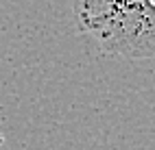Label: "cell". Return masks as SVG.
Instances as JSON below:
<instances>
[{
    "label": "cell",
    "mask_w": 155,
    "mask_h": 150,
    "mask_svg": "<svg viewBox=\"0 0 155 150\" xmlns=\"http://www.w3.org/2000/svg\"><path fill=\"white\" fill-rule=\"evenodd\" d=\"M79 31L103 55L122 59L155 57V7L151 0H74Z\"/></svg>",
    "instance_id": "1"
},
{
    "label": "cell",
    "mask_w": 155,
    "mask_h": 150,
    "mask_svg": "<svg viewBox=\"0 0 155 150\" xmlns=\"http://www.w3.org/2000/svg\"><path fill=\"white\" fill-rule=\"evenodd\" d=\"M151 5H153V7H155V0H151Z\"/></svg>",
    "instance_id": "2"
}]
</instances>
